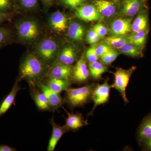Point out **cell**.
<instances>
[{
  "instance_id": "cell-32",
  "label": "cell",
  "mask_w": 151,
  "mask_h": 151,
  "mask_svg": "<svg viewBox=\"0 0 151 151\" xmlns=\"http://www.w3.org/2000/svg\"><path fill=\"white\" fill-rule=\"evenodd\" d=\"M96 46L93 45L87 50L85 53V58L88 63H91L98 60L99 57L97 55L96 51Z\"/></svg>"
},
{
  "instance_id": "cell-17",
  "label": "cell",
  "mask_w": 151,
  "mask_h": 151,
  "mask_svg": "<svg viewBox=\"0 0 151 151\" xmlns=\"http://www.w3.org/2000/svg\"><path fill=\"white\" fill-rule=\"evenodd\" d=\"M68 115L65 118V126L68 131H76L82 127L88 125V122L84 120L83 115L77 112L76 113H70L65 110Z\"/></svg>"
},
{
  "instance_id": "cell-31",
  "label": "cell",
  "mask_w": 151,
  "mask_h": 151,
  "mask_svg": "<svg viewBox=\"0 0 151 151\" xmlns=\"http://www.w3.org/2000/svg\"><path fill=\"white\" fill-rule=\"evenodd\" d=\"M119 55V52L115 49H111L108 52L100 58L101 62L106 65H110L116 60Z\"/></svg>"
},
{
  "instance_id": "cell-39",
  "label": "cell",
  "mask_w": 151,
  "mask_h": 151,
  "mask_svg": "<svg viewBox=\"0 0 151 151\" xmlns=\"http://www.w3.org/2000/svg\"><path fill=\"white\" fill-rule=\"evenodd\" d=\"M17 150L7 145H0V151H16Z\"/></svg>"
},
{
  "instance_id": "cell-26",
  "label": "cell",
  "mask_w": 151,
  "mask_h": 151,
  "mask_svg": "<svg viewBox=\"0 0 151 151\" xmlns=\"http://www.w3.org/2000/svg\"><path fill=\"white\" fill-rule=\"evenodd\" d=\"M119 50L122 54L131 57L139 58L143 56L142 48L131 43L126 44Z\"/></svg>"
},
{
  "instance_id": "cell-27",
  "label": "cell",
  "mask_w": 151,
  "mask_h": 151,
  "mask_svg": "<svg viewBox=\"0 0 151 151\" xmlns=\"http://www.w3.org/2000/svg\"><path fill=\"white\" fill-rule=\"evenodd\" d=\"M13 33L10 29L0 27V48L10 44L13 41Z\"/></svg>"
},
{
  "instance_id": "cell-8",
  "label": "cell",
  "mask_w": 151,
  "mask_h": 151,
  "mask_svg": "<svg viewBox=\"0 0 151 151\" xmlns=\"http://www.w3.org/2000/svg\"><path fill=\"white\" fill-rule=\"evenodd\" d=\"M85 55H82L73 66V83L83 84L89 80L90 73Z\"/></svg>"
},
{
  "instance_id": "cell-16",
  "label": "cell",
  "mask_w": 151,
  "mask_h": 151,
  "mask_svg": "<svg viewBox=\"0 0 151 151\" xmlns=\"http://www.w3.org/2000/svg\"><path fill=\"white\" fill-rule=\"evenodd\" d=\"M50 123L52 127V134L49 142L47 150L54 151L60 138L65 133L69 132V131L65 125L61 126L56 124L55 122L54 117L50 119Z\"/></svg>"
},
{
  "instance_id": "cell-15",
  "label": "cell",
  "mask_w": 151,
  "mask_h": 151,
  "mask_svg": "<svg viewBox=\"0 0 151 151\" xmlns=\"http://www.w3.org/2000/svg\"><path fill=\"white\" fill-rule=\"evenodd\" d=\"M30 94L39 111L53 112L44 93L36 86H30Z\"/></svg>"
},
{
  "instance_id": "cell-18",
  "label": "cell",
  "mask_w": 151,
  "mask_h": 151,
  "mask_svg": "<svg viewBox=\"0 0 151 151\" xmlns=\"http://www.w3.org/2000/svg\"><path fill=\"white\" fill-rule=\"evenodd\" d=\"M19 82L16 79L11 92L5 97L0 104V118L10 109L14 103L18 92L22 89L19 85Z\"/></svg>"
},
{
  "instance_id": "cell-36",
  "label": "cell",
  "mask_w": 151,
  "mask_h": 151,
  "mask_svg": "<svg viewBox=\"0 0 151 151\" xmlns=\"http://www.w3.org/2000/svg\"><path fill=\"white\" fill-rule=\"evenodd\" d=\"M92 28L101 37L105 36L108 32L107 27L103 24L100 23L95 25Z\"/></svg>"
},
{
  "instance_id": "cell-33",
  "label": "cell",
  "mask_w": 151,
  "mask_h": 151,
  "mask_svg": "<svg viewBox=\"0 0 151 151\" xmlns=\"http://www.w3.org/2000/svg\"><path fill=\"white\" fill-rule=\"evenodd\" d=\"M100 37L97 34V33L91 28L89 30L86 36V40L88 43L90 45H94L100 40Z\"/></svg>"
},
{
  "instance_id": "cell-35",
  "label": "cell",
  "mask_w": 151,
  "mask_h": 151,
  "mask_svg": "<svg viewBox=\"0 0 151 151\" xmlns=\"http://www.w3.org/2000/svg\"><path fill=\"white\" fill-rule=\"evenodd\" d=\"M112 48L105 42L101 43L96 47V53L99 58H101Z\"/></svg>"
},
{
  "instance_id": "cell-30",
  "label": "cell",
  "mask_w": 151,
  "mask_h": 151,
  "mask_svg": "<svg viewBox=\"0 0 151 151\" xmlns=\"http://www.w3.org/2000/svg\"><path fill=\"white\" fill-rule=\"evenodd\" d=\"M17 6L15 0H0V12L15 14Z\"/></svg>"
},
{
  "instance_id": "cell-3",
  "label": "cell",
  "mask_w": 151,
  "mask_h": 151,
  "mask_svg": "<svg viewBox=\"0 0 151 151\" xmlns=\"http://www.w3.org/2000/svg\"><path fill=\"white\" fill-rule=\"evenodd\" d=\"M61 46L57 38L47 37L35 44L32 52L42 62L50 66L57 60Z\"/></svg>"
},
{
  "instance_id": "cell-19",
  "label": "cell",
  "mask_w": 151,
  "mask_h": 151,
  "mask_svg": "<svg viewBox=\"0 0 151 151\" xmlns=\"http://www.w3.org/2000/svg\"><path fill=\"white\" fill-rule=\"evenodd\" d=\"M151 138V113L146 116L141 122L137 132V139L140 146Z\"/></svg>"
},
{
  "instance_id": "cell-7",
  "label": "cell",
  "mask_w": 151,
  "mask_h": 151,
  "mask_svg": "<svg viewBox=\"0 0 151 151\" xmlns=\"http://www.w3.org/2000/svg\"><path fill=\"white\" fill-rule=\"evenodd\" d=\"M73 66L55 61L50 66L47 76L71 81L73 83Z\"/></svg>"
},
{
  "instance_id": "cell-29",
  "label": "cell",
  "mask_w": 151,
  "mask_h": 151,
  "mask_svg": "<svg viewBox=\"0 0 151 151\" xmlns=\"http://www.w3.org/2000/svg\"><path fill=\"white\" fill-rule=\"evenodd\" d=\"M17 8L26 12H32L37 8L38 0H15Z\"/></svg>"
},
{
  "instance_id": "cell-23",
  "label": "cell",
  "mask_w": 151,
  "mask_h": 151,
  "mask_svg": "<svg viewBox=\"0 0 151 151\" xmlns=\"http://www.w3.org/2000/svg\"><path fill=\"white\" fill-rule=\"evenodd\" d=\"M105 42L111 48L120 49L127 43H131L130 35L113 36L105 39Z\"/></svg>"
},
{
  "instance_id": "cell-5",
  "label": "cell",
  "mask_w": 151,
  "mask_h": 151,
  "mask_svg": "<svg viewBox=\"0 0 151 151\" xmlns=\"http://www.w3.org/2000/svg\"><path fill=\"white\" fill-rule=\"evenodd\" d=\"M136 69L135 66H133L127 70L118 68H116V71L113 73L114 76V83L112 84L113 88L119 92L125 103L129 102L126 95V89L132 73Z\"/></svg>"
},
{
  "instance_id": "cell-13",
  "label": "cell",
  "mask_w": 151,
  "mask_h": 151,
  "mask_svg": "<svg viewBox=\"0 0 151 151\" xmlns=\"http://www.w3.org/2000/svg\"><path fill=\"white\" fill-rule=\"evenodd\" d=\"M132 19L121 18L113 21L110 25V29L113 36L124 35L132 31Z\"/></svg>"
},
{
  "instance_id": "cell-34",
  "label": "cell",
  "mask_w": 151,
  "mask_h": 151,
  "mask_svg": "<svg viewBox=\"0 0 151 151\" xmlns=\"http://www.w3.org/2000/svg\"><path fill=\"white\" fill-rule=\"evenodd\" d=\"M87 0H60V2L63 5L76 9L82 5Z\"/></svg>"
},
{
  "instance_id": "cell-25",
  "label": "cell",
  "mask_w": 151,
  "mask_h": 151,
  "mask_svg": "<svg viewBox=\"0 0 151 151\" xmlns=\"http://www.w3.org/2000/svg\"><path fill=\"white\" fill-rule=\"evenodd\" d=\"M148 18L145 12H141L132 23V33L138 32L145 29L147 27Z\"/></svg>"
},
{
  "instance_id": "cell-9",
  "label": "cell",
  "mask_w": 151,
  "mask_h": 151,
  "mask_svg": "<svg viewBox=\"0 0 151 151\" xmlns=\"http://www.w3.org/2000/svg\"><path fill=\"white\" fill-rule=\"evenodd\" d=\"M75 15L81 20L87 22L99 20L102 16L94 5H82L76 9Z\"/></svg>"
},
{
  "instance_id": "cell-12",
  "label": "cell",
  "mask_w": 151,
  "mask_h": 151,
  "mask_svg": "<svg viewBox=\"0 0 151 151\" xmlns=\"http://www.w3.org/2000/svg\"><path fill=\"white\" fill-rule=\"evenodd\" d=\"M41 91L44 93L48 100L49 104L53 112L56 111L58 108L62 107L64 104V99L60 94L54 92L42 81L39 82L36 85Z\"/></svg>"
},
{
  "instance_id": "cell-21",
  "label": "cell",
  "mask_w": 151,
  "mask_h": 151,
  "mask_svg": "<svg viewBox=\"0 0 151 151\" xmlns=\"http://www.w3.org/2000/svg\"><path fill=\"white\" fill-rule=\"evenodd\" d=\"M143 5V0H124L121 12L125 16L132 17L140 11Z\"/></svg>"
},
{
  "instance_id": "cell-37",
  "label": "cell",
  "mask_w": 151,
  "mask_h": 151,
  "mask_svg": "<svg viewBox=\"0 0 151 151\" xmlns=\"http://www.w3.org/2000/svg\"><path fill=\"white\" fill-rule=\"evenodd\" d=\"M14 14H7L0 12V25L7 21L10 20Z\"/></svg>"
},
{
  "instance_id": "cell-6",
  "label": "cell",
  "mask_w": 151,
  "mask_h": 151,
  "mask_svg": "<svg viewBox=\"0 0 151 151\" xmlns=\"http://www.w3.org/2000/svg\"><path fill=\"white\" fill-rule=\"evenodd\" d=\"M111 88H113V85L109 84L108 79L102 84H96L92 94V100L94 103V106L89 113V116L93 115L94 110L97 106L108 102Z\"/></svg>"
},
{
  "instance_id": "cell-20",
  "label": "cell",
  "mask_w": 151,
  "mask_h": 151,
  "mask_svg": "<svg viewBox=\"0 0 151 151\" xmlns=\"http://www.w3.org/2000/svg\"><path fill=\"white\" fill-rule=\"evenodd\" d=\"M42 82L54 92L60 94L63 91H66L70 88L72 84L71 81L58 79L46 76Z\"/></svg>"
},
{
  "instance_id": "cell-1",
  "label": "cell",
  "mask_w": 151,
  "mask_h": 151,
  "mask_svg": "<svg viewBox=\"0 0 151 151\" xmlns=\"http://www.w3.org/2000/svg\"><path fill=\"white\" fill-rule=\"evenodd\" d=\"M50 66L42 62L32 52L27 53L22 59L17 80L27 81L29 86H36L47 75Z\"/></svg>"
},
{
  "instance_id": "cell-14",
  "label": "cell",
  "mask_w": 151,
  "mask_h": 151,
  "mask_svg": "<svg viewBox=\"0 0 151 151\" xmlns=\"http://www.w3.org/2000/svg\"><path fill=\"white\" fill-rule=\"evenodd\" d=\"M86 33V27L80 22L71 21L68 24L67 36L71 41L79 42L83 40Z\"/></svg>"
},
{
  "instance_id": "cell-28",
  "label": "cell",
  "mask_w": 151,
  "mask_h": 151,
  "mask_svg": "<svg viewBox=\"0 0 151 151\" xmlns=\"http://www.w3.org/2000/svg\"><path fill=\"white\" fill-rule=\"evenodd\" d=\"M147 34L146 29L138 32L132 33V34L130 35L131 43L142 48L146 42Z\"/></svg>"
},
{
  "instance_id": "cell-11",
  "label": "cell",
  "mask_w": 151,
  "mask_h": 151,
  "mask_svg": "<svg viewBox=\"0 0 151 151\" xmlns=\"http://www.w3.org/2000/svg\"><path fill=\"white\" fill-rule=\"evenodd\" d=\"M68 19L65 14L60 12L52 13L49 17V24L50 28L57 34L65 32L68 28Z\"/></svg>"
},
{
  "instance_id": "cell-40",
  "label": "cell",
  "mask_w": 151,
  "mask_h": 151,
  "mask_svg": "<svg viewBox=\"0 0 151 151\" xmlns=\"http://www.w3.org/2000/svg\"><path fill=\"white\" fill-rule=\"evenodd\" d=\"M43 4L46 6L51 5L55 0H42Z\"/></svg>"
},
{
  "instance_id": "cell-2",
  "label": "cell",
  "mask_w": 151,
  "mask_h": 151,
  "mask_svg": "<svg viewBox=\"0 0 151 151\" xmlns=\"http://www.w3.org/2000/svg\"><path fill=\"white\" fill-rule=\"evenodd\" d=\"M14 26L19 41L26 45L35 44L42 33L40 22L32 17L20 19L16 22Z\"/></svg>"
},
{
  "instance_id": "cell-24",
  "label": "cell",
  "mask_w": 151,
  "mask_h": 151,
  "mask_svg": "<svg viewBox=\"0 0 151 151\" xmlns=\"http://www.w3.org/2000/svg\"><path fill=\"white\" fill-rule=\"evenodd\" d=\"M88 67L90 75L95 80L101 79L102 75L108 70L106 65L98 61L88 63Z\"/></svg>"
},
{
  "instance_id": "cell-10",
  "label": "cell",
  "mask_w": 151,
  "mask_h": 151,
  "mask_svg": "<svg viewBox=\"0 0 151 151\" xmlns=\"http://www.w3.org/2000/svg\"><path fill=\"white\" fill-rule=\"evenodd\" d=\"M79 58L75 47L70 44H66L61 46L56 60L66 65H72Z\"/></svg>"
},
{
  "instance_id": "cell-38",
  "label": "cell",
  "mask_w": 151,
  "mask_h": 151,
  "mask_svg": "<svg viewBox=\"0 0 151 151\" xmlns=\"http://www.w3.org/2000/svg\"><path fill=\"white\" fill-rule=\"evenodd\" d=\"M140 146L143 150L151 151V138L143 142Z\"/></svg>"
},
{
  "instance_id": "cell-4",
  "label": "cell",
  "mask_w": 151,
  "mask_h": 151,
  "mask_svg": "<svg viewBox=\"0 0 151 151\" xmlns=\"http://www.w3.org/2000/svg\"><path fill=\"white\" fill-rule=\"evenodd\" d=\"M96 84L91 83L79 88H69L65 91L64 103L71 109L81 107L92 100V94Z\"/></svg>"
},
{
  "instance_id": "cell-22",
  "label": "cell",
  "mask_w": 151,
  "mask_h": 151,
  "mask_svg": "<svg viewBox=\"0 0 151 151\" xmlns=\"http://www.w3.org/2000/svg\"><path fill=\"white\" fill-rule=\"evenodd\" d=\"M93 4L102 17H111L116 14V7L114 3L106 0H93Z\"/></svg>"
}]
</instances>
